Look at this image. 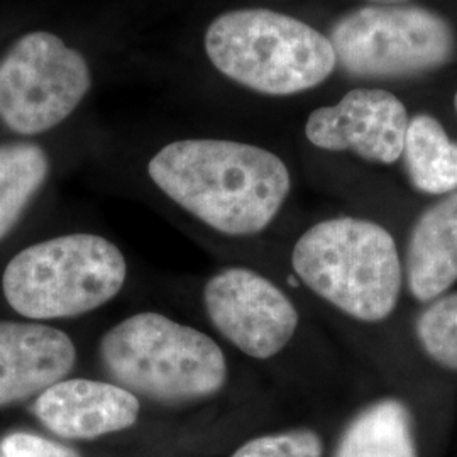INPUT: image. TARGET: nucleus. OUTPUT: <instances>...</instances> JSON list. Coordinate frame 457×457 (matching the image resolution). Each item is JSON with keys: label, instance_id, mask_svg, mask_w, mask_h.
I'll list each match as a JSON object with an SVG mask.
<instances>
[{"label": "nucleus", "instance_id": "1", "mask_svg": "<svg viewBox=\"0 0 457 457\" xmlns=\"http://www.w3.org/2000/svg\"><path fill=\"white\" fill-rule=\"evenodd\" d=\"M147 173L181 209L228 236L268 228L292 187L277 154L222 139L171 143L153 156Z\"/></svg>", "mask_w": 457, "mask_h": 457}, {"label": "nucleus", "instance_id": "2", "mask_svg": "<svg viewBox=\"0 0 457 457\" xmlns=\"http://www.w3.org/2000/svg\"><path fill=\"white\" fill-rule=\"evenodd\" d=\"M292 266L313 294L362 322L390 317L402 292V260L392 234L364 219L315 224L296 241Z\"/></svg>", "mask_w": 457, "mask_h": 457}, {"label": "nucleus", "instance_id": "3", "mask_svg": "<svg viewBox=\"0 0 457 457\" xmlns=\"http://www.w3.org/2000/svg\"><path fill=\"white\" fill-rule=\"evenodd\" d=\"M100 358L119 386L162 403L213 396L228 381V361L207 334L163 313L141 312L112 327Z\"/></svg>", "mask_w": 457, "mask_h": 457}, {"label": "nucleus", "instance_id": "4", "mask_svg": "<svg viewBox=\"0 0 457 457\" xmlns=\"http://www.w3.org/2000/svg\"><path fill=\"white\" fill-rule=\"evenodd\" d=\"M213 66L234 82L266 96L313 88L336 68V53L309 24L268 9L232 11L205 34Z\"/></svg>", "mask_w": 457, "mask_h": 457}, {"label": "nucleus", "instance_id": "5", "mask_svg": "<svg viewBox=\"0 0 457 457\" xmlns=\"http://www.w3.org/2000/svg\"><path fill=\"white\" fill-rule=\"evenodd\" d=\"M120 249L97 234H66L29 245L7 264V303L34 320L77 317L111 302L126 283Z\"/></svg>", "mask_w": 457, "mask_h": 457}, {"label": "nucleus", "instance_id": "6", "mask_svg": "<svg viewBox=\"0 0 457 457\" xmlns=\"http://www.w3.org/2000/svg\"><path fill=\"white\" fill-rule=\"evenodd\" d=\"M336 62L356 77H405L453 60L456 36L417 5H368L341 17L328 37Z\"/></svg>", "mask_w": 457, "mask_h": 457}, {"label": "nucleus", "instance_id": "7", "mask_svg": "<svg viewBox=\"0 0 457 457\" xmlns=\"http://www.w3.org/2000/svg\"><path fill=\"white\" fill-rule=\"evenodd\" d=\"M82 54L54 34L22 36L0 62V119L19 134H41L63 122L90 90Z\"/></svg>", "mask_w": 457, "mask_h": 457}, {"label": "nucleus", "instance_id": "8", "mask_svg": "<svg viewBox=\"0 0 457 457\" xmlns=\"http://www.w3.org/2000/svg\"><path fill=\"white\" fill-rule=\"evenodd\" d=\"M213 327L247 356L270 360L281 353L298 327V312L281 288L260 273L228 268L204 290Z\"/></svg>", "mask_w": 457, "mask_h": 457}, {"label": "nucleus", "instance_id": "9", "mask_svg": "<svg viewBox=\"0 0 457 457\" xmlns=\"http://www.w3.org/2000/svg\"><path fill=\"white\" fill-rule=\"evenodd\" d=\"M409 122L405 105L393 94L358 88L339 104L313 111L305 134L320 149L353 151L368 162L392 164L403 154Z\"/></svg>", "mask_w": 457, "mask_h": 457}, {"label": "nucleus", "instance_id": "10", "mask_svg": "<svg viewBox=\"0 0 457 457\" xmlns=\"http://www.w3.org/2000/svg\"><path fill=\"white\" fill-rule=\"evenodd\" d=\"M134 393L105 381L62 379L34 402V415L53 434L88 441L129 428L139 415Z\"/></svg>", "mask_w": 457, "mask_h": 457}, {"label": "nucleus", "instance_id": "11", "mask_svg": "<svg viewBox=\"0 0 457 457\" xmlns=\"http://www.w3.org/2000/svg\"><path fill=\"white\" fill-rule=\"evenodd\" d=\"M77 362L65 332L43 324L0 322V407L41 395Z\"/></svg>", "mask_w": 457, "mask_h": 457}, {"label": "nucleus", "instance_id": "12", "mask_svg": "<svg viewBox=\"0 0 457 457\" xmlns=\"http://www.w3.org/2000/svg\"><path fill=\"white\" fill-rule=\"evenodd\" d=\"M405 275L410 294L430 302L457 281V190L428 207L410 234Z\"/></svg>", "mask_w": 457, "mask_h": 457}, {"label": "nucleus", "instance_id": "13", "mask_svg": "<svg viewBox=\"0 0 457 457\" xmlns=\"http://www.w3.org/2000/svg\"><path fill=\"white\" fill-rule=\"evenodd\" d=\"M334 457H419L409 407L385 398L361 410L344 430Z\"/></svg>", "mask_w": 457, "mask_h": 457}, {"label": "nucleus", "instance_id": "14", "mask_svg": "<svg viewBox=\"0 0 457 457\" xmlns=\"http://www.w3.org/2000/svg\"><path fill=\"white\" fill-rule=\"evenodd\" d=\"M403 158L413 187L424 194L442 195L457 190V143L439 120L420 114L410 119Z\"/></svg>", "mask_w": 457, "mask_h": 457}, {"label": "nucleus", "instance_id": "15", "mask_svg": "<svg viewBox=\"0 0 457 457\" xmlns=\"http://www.w3.org/2000/svg\"><path fill=\"white\" fill-rule=\"evenodd\" d=\"M49 171L46 153L36 145L0 146V239L14 228Z\"/></svg>", "mask_w": 457, "mask_h": 457}, {"label": "nucleus", "instance_id": "16", "mask_svg": "<svg viewBox=\"0 0 457 457\" xmlns=\"http://www.w3.org/2000/svg\"><path fill=\"white\" fill-rule=\"evenodd\" d=\"M415 334L430 360L457 371V292L430 300L415 322Z\"/></svg>", "mask_w": 457, "mask_h": 457}, {"label": "nucleus", "instance_id": "17", "mask_svg": "<svg viewBox=\"0 0 457 457\" xmlns=\"http://www.w3.org/2000/svg\"><path fill=\"white\" fill-rule=\"evenodd\" d=\"M322 453L320 437L312 430L298 428L245 442L230 457H322Z\"/></svg>", "mask_w": 457, "mask_h": 457}, {"label": "nucleus", "instance_id": "18", "mask_svg": "<svg viewBox=\"0 0 457 457\" xmlns=\"http://www.w3.org/2000/svg\"><path fill=\"white\" fill-rule=\"evenodd\" d=\"M0 454L4 457H82L75 449L46 437L14 432L0 442Z\"/></svg>", "mask_w": 457, "mask_h": 457}, {"label": "nucleus", "instance_id": "19", "mask_svg": "<svg viewBox=\"0 0 457 457\" xmlns=\"http://www.w3.org/2000/svg\"><path fill=\"white\" fill-rule=\"evenodd\" d=\"M373 2L376 5H400V4H407L410 0H368Z\"/></svg>", "mask_w": 457, "mask_h": 457}, {"label": "nucleus", "instance_id": "20", "mask_svg": "<svg viewBox=\"0 0 457 457\" xmlns=\"http://www.w3.org/2000/svg\"><path fill=\"white\" fill-rule=\"evenodd\" d=\"M454 104H456V112H457V94H456V98H454Z\"/></svg>", "mask_w": 457, "mask_h": 457}, {"label": "nucleus", "instance_id": "21", "mask_svg": "<svg viewBox=\"0 0 457 457\" xmlns=\"http://www.w3.org/2000/svg\"><path fill=\"white\" fill-rule=\"evenodd\" d=\"M0 457H4V456H2V454H0Z\"/></svg>", "mask_w": 457, "mask_h": 457}]
</instances>
